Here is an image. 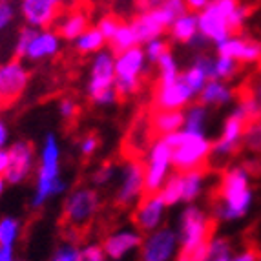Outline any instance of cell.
<instances>
[{
	"label": "cell",
	"instance_id": "obj_12",
	"mask_svg": "<svg viewBox=\"0 0 261 261\" xmlns=\"http://www.w3.org/2000/svg\"><path fill=\"white\" fill-rule=\"evenodd\" d=\"M248 122L241 117V113L238 110H232L226 115L225 122H223L221 135L216 143H212V155L221 157V159H230L236 153L240 152L243 146V134Z\"/></svg>",
	"mask_w": 261,
	"mask_h": 261
},
{
	"label": "cell",
	"instance_id": "obj_48",
	"mask_svg": "<svg viewBox=\"0 0 261 261\" xmlns=\"http://www.w3.org/2000/svg\"><path fill=\"white\" fill-rule=\"evenodd\" d=\"M166 0H135V9L143 13V11H152V9L159 8L165 4Z\"/></svg>",
	"mask_w": 261,
	"mask_h": 261
},
{
	"label": "cell",
	"instance_id": "obj_40",
	"mask_svg": "<svg viewBox=\"0 0 261 261\" xmlns=\"http://www.w3.org/2000/svg\"><path fill=\"white\" fill-rule=\"evenodd\" d=\"M77 261H108L105 248L99 243H88L83 248H79Z\"/></svg>",
	"mask_w": 261,
	"mask_h": 261
},
{
	"label": "cell",
	"instance_id": "obj_1",
	"mask_svg": "<svg viewBox=\"0 0 261 261\" xmlns=\"http://www.w3.org/2000/svg\"><path fill=\"white\" fill-rule=\"evenodd\" d=\"M250 175L247 165H236L223 172L212 201V218L216 221H238L250 212L254 203Z\"/></svg>",
	"mask_w": 261,
	"mask_h": 261
},
{
	"label": "cell",
	"instance_id": "obj_37",
	"mask_svg": "<svg viewBox=\"0 0 261 261\" xmlns=\"http://www.w3.org/2000/svg\"><path fill=\"white\" fill-rule=\"evenodd\" d=\"M166 51H170V42L166 39H163V37H159V39H153V40H150V42H146L144 55H146L148 62L157 64V61H159Z\"/></svg>",
	"mask_w": 261,
	"mask_h": 261
},
{
	"label": "cell",
	"instance_id": "obj_26",
	"mask_svg": "<svg viewBox=\"0 0 261 261\" xmlns=\"http://www.w3.org/2000/svg\"><path fill=\"white\" fill-rule=\"evenodd\" d=\"M137 44H139V40H137V35H135L132 24L130 22H121L119 30L115 31V35L110 40V49L115 55H119V53L126 51V49L135 48Z\"/></svg>",
	"mask_w": 261,
	"mask_h": 261
},
{
	"label": "cell",
	"instance_id": "obj_35",
	"mask_svg": "<svg viewBox=\"0 0 261 261\" xmlns=\"http://www.w3.org/2000/svg\"><path fill=\"white\" fill-rule=\"evenodd\" d=\"M243 146L248 152L261 155V119L247 124L243 134Z\"/></svg>",
	"mask_w": 261,
	"mask_h": 261
},
{
	"label": "cell",
	"instance_id": "obj_14",
	"mask_svg": "<svg viewBox=\"0 0 261 261\" xmlns=\"http://www.w3.org/2000/svg\"><path fill=\"white\" fill-rule=\"evenodd\" d=\"M168 206L165 205L161 194H144L135 205L134 225L141 234H150L157 230L165 221V214Z\"/></svg>",
	"mask_w": 261,
	"mask_h": 261
},
{
	"label": "cell",
	"instance_id": "obj_38",
	"mask_svg": "<svg viewBox=\"0 0 261 261\" xmlns=\"http://www.w3.org/2000/svg\"><path fill=\"white\" fill-rule=\"evenodd\" d=\"M77 256H79L77 243L62 241V243L51 252V256H49L48 261H77Z\"/></svg>",
	"mask_w": 261,
	"mask_h": 261
},
{
	"label": "cell",
	"instance_id": "obj_9",
	"mask_svg": "<svg viewBox=\"0 0 261 261\" xmlns=\"http://www.w3.org/2000/svg\"><path fill=\"white\" fill-rule=\"evenodd\" d=\"M172 166V150L163 137L153 141L144 163V194H157L168 177Z\"/></svg>",
	"mask_w": 261,
	"mask_h": 261
},
{
	"label": "cell",
	"instance_id": "obj_15",
	"mask_svg": "<svg viewBox=\"0 0 261 261\" xmlns=\"http://www.w3.org/2000/svg\"><path fill=\"white\" fill-rule=\"evenodd\" d=\"M190 88L185 84L181 77L174 83H157L153 88V110H183L187 105H190L194 99Z\"/></svg>",
	"mask_w": 261,
	"mask_h": 261
},
{
	"label": "cell",
	"instance_id": "obj_16",
	"mask_svg": "<svg viewBox=\"0 0 261 261\" xmlns=\"http://www.w3.org/2000/svg\"><path fill=\"white\" fill-rule=\"evenodd\" d=\"M64 0H22L20 13L28 26L49 28L61 17Z\"/></svg>",
	"mask_w": 261,
	"mask_h": 261
},
{
	"label": "cell",
	"instance_id": "obj_8",
	"mask_svg": "<svg viewBox=\"0 0 261 261\" xmlns=\"http://www.w3.org/2000/svg\"><path fill=\"white\" fill-rule=\"evenodd\" d=\"M119 187L113 197L115 206L130 208L144 196V161L139 157H128L119 170Z\"/></svg>",
	"mask_w": 261,
	"mask_h": 261
},
{
	"label": "cell",
	"instance_id": "obj_4",
	"mask_svg": "<svg viewBox=\"0 0 261 261\" xmlns=\"http://www.w3.org/2000/svg\"><path fill=\"white\" fill-rule=\"evenodd\" d=\"M163 139L172 150V166L175 172L205 168L208 157L212 155V141L205 134L179 130L165 135Z\"/></svg>",
	"mask_w": 261,
	"mask_h": 261
},
{
	"label": "cell",
	"instance_id": "obj_19",
	"mask_svg": "<svg viewBox=\"0 0 261 261\" xmlns=\"http://www.w3.org/2000/svg\"><path fill=\"white\" fill-rule=\"evenodd\" d=\"M185 126V112L183 110H155L148 121L150 135L153 141L165 135L179 132Z\"/></svg>",
	"mask_w": 261,
	"mask_h": 261
},
{
	"label": "cell",
	"instance_id": "obj_17",
	"mask_svg": "<svg viewBox=\"0 0 261 261\" xmlns=\"http://www.w3.org/2000/svg\"><path fill=\"white\" fill-rule=\"evenodd\" d=\"M219 57H228L234 59L240 64H261V40L252 39V37H228L226 40L219 42L216 46Z\"/></svg>",
	"mask_w": 261,
	"mask_h": 261
},
{
	"label": "cell",
	"instance_id": "obj_41",
	"mask_svg": "<svg viewBox=\"0 0 261 261\" xmlns=\"http://www.w3.org/2000/svg\"><path fill=\"white\" fill-rule=\"evenodd\" d=\"M121 22H122L121 18H117L115 15H105V17L97 22V30H99L100 33H102V37L110 42L112 37L115 35V31L121 26Z\"/></svg>",
	"mask_w": 261,
	"mask_h": 261
},
{
	"label": "cell",
	"instance_id": "obj_6",
	"mask_svg": "<svg viewBox=\"0 0 261 261\" xmlns=\"http://www.w3.org/2000/svg\"><path fill=\"white\" fill-rule=\"evenodd\" d=\"M216 219L206 214L197 205H187L179 216V247L181 250H192L201 245H206L214 238L216 232Z\"/></svg>",
	"mask_w": 261,
	"mask_h": 261
},
{
	"label": "cell",
	"instance_id": "obj_47",
	"mask_svg": "<svg viewBox=\"0 0 261 261\" xmlns=\"http://www.w3.org/2000/svg\"><path fill=\"white\" fill-rule=\"evenodd\" d=\"M261 254L257 252L256 248H247V250H241V252L234 254L228 261H257Z\"/></svg>",
	"mask_w": 261,
	"mask_h": 261
},
{
	"label": "cell",
	"instance_id": "obj_11",
	"mask_svg": "<svg viewBox=\"0 0 261 261\" xmlns=\"http://www.w3.org/2000/svg\"><path fill=\"white\" fill-rule=\"evenodd\" d=\"M30 84V70L20 59H11L0 64V100L9 106L26 92Z\"/></svg>",
	"mask_w": 261,
	"mask_h": 261
},
{
	"label": "cell",
	"instance_id": "obj_36",
	"mask_svg": "<svg viewBox=\"0 0 261 261\" xmlns=\"http://www.w3.org/2000/svg\"><path fill=\"white\" fill-rule=\"evenodd\" d=\"M37 28L33 26H24L18 30L17 33V39H15V59H26V53H28V48H30V44L33 42V39L37 37Z\"/></svg>",
	"mask_w": 261,
	"mask_h": 261
},
{
	"label": "cell",
	"instance_id": "obj_42",
	"mask_svg": "<svg viewBox=\"0 0 261 261\" xmlns=\"http://www.w3.org/2000/svg\"><path fill=\"white\" fill-rule=\"evenodd\" d=\"M247 18H248V8L240 2V4H238V8H236L234 11L230 13V17H228V28H230V33H232V31L236 33V31L243 30Z\"/></svg>",
	"mask_w": 261,
	"mask_h": 261
},
{
	"label": "cell",
	"instance_id": "obj_18",
	"mask_svg": "<svg viewBox=\"0 0 261 261\" xmlns=\"http://www.w3.org/2000/svg\"><path fill=\"white\" fill-rule=\"evenodd\" d=\"M141 243H143V236L137 228H122V230L112 232L110 236H106L100 245L105 248V254L108 259L121 261L128 254L141 248Z\"/></svg>",
	"mask_w": 261,
	"mask_h": 261
},
{
	"label": "cell",
	"instance_id": "obj_45",
	"mask_svg": "<svg viewBox=\"0 0 261 261\" xmlns=\"http://www.w3.org/2000/svg\"><path fill=\"white\" fill-rule=\"evenodd\" d=\"M206 245H201V247L192 248V250H179L174 261H203L206 254Z\"/></svg>",
	"mask_w": 261,
	"mask_h": 261
},
{
	"label": "cell",
	"instance_id": "obj_54",
	"mask_svg": "<svg viewBox=\"0 0 261 261\" xmlns=\"http://www.w3.org/2000/svg\"><path fill=\"white\" fill-rule=\"evenodd\" d=\"M6 179L4 177H0V197H2V194H4V190H6Z\"/></svg>",
	"mask_w": 261,
	"mask_h": 261
},
{
	"label": "cell",
	"instance_id": "obj_55",
	"mask_svg": "<svg viewBox=\"0 0 261 261\" xmlns=\"http://www.w3.org/2000/svg\"><path fill=\"white\" fill-rule=\"evenodd\" d=\"M15 261H24V259H15Z\"/></svg>",
	"mask_w": 261,
	"mask_h": 261
},
{
	"label": "cell",
	"instance_id": "obj_22",
	"mask_svg": "<svg viewBox=\"0 0 261 261\" xmlns=\"http://www.w3.org/2000/svg\"><path fill=\"white\" fill-rule=\"evenodd\" d=\"M130 24H132V28H134L135 35H137L139 44H146L153 39H159L166 31V28L157 20L152 11H143V13H139Z\"/></svg>",
	"mask_w": 261,
	"mask_h": 261
},
{
	"label": "cell",
	"instance_id": "obj_21",
	"mask_svg": "<svg viewBox=\"0 0 261 261\" xmlns=\"http://www.w3.org/2000/svg\"><path fill=\"white\" fill-rule=\"evenodd\" d=\"M61 49V37L53 31H42L37 33L33 42L30 44L26 53V59L30 61H42L48 57H55Z\"/></svg>",
	"mask_w": 261,
	"mask_h": 261
},
{
	"label": "cell",
	"instance_id": "obj_3",
	"mask_svg": "<svg viewBox=\"0 0 261 261\" xmlns=\"http://www.w3.org/2000/svg\"><path fill=\"white\" fill-rule=\"evenodd\" d=\"M66 181L61 177V146L59 139L53 132L46 134L42 141L39 157V168H37L35 190L31 196L30 205L33 210L42 208L51 197L61 196L66 190Z\"/></svg>",
	"mask_w": 261,
	"mask_h": 261
},
{
	"label": "cell",
	"instance_id": "obj_24",
	"mask_svg": "<svg viewBox=\"0 0 261 261\" xmlns=\"http://www.w3.org/2000/svg\"><path fill=\"white\" fill-rule=\"evenodd\" d=\"M181 181H183V199H181V203L192 205L194 201L199 199L203 190H205V183H206L205 168L181 172Z\"/></svg>",
	"mask_w": 261,
	"mask_h": 261
},
{
	"label": "cell",
	"instance_id": "obj_7",
	"mask_svg": "<svg viewBox=\"0 0 261 261\" xmlns=\"http://www.w3.org/2000/svg\"><path fill=\"white\" fill-rule=\"evenodd\" d=\"M144 73H146V55L143 48L135 46L119 53L115 57V90L119 93V99H128L139 92Z\"/></svg>",
	"mask_w": 261,
	"mask_h": 261
},
{
	"label": "cell",
	"instance_id": "obj_34",
	"mask_svg": "<svg viewBox=\"0 0 261 261\" xmlns=\"http://www.w3.org/2000/svg\"><path fill=\"white\" fill-rule=\"evenodd\" d=\"M117 165L113 161H105L100 163L99 166H97L95 170L92 172V175H90V181H92L93 187L100 188V187H106V185H110L115 179V175H117Z\"/></svg>",
	"mask_w": 261,
	"mask_h": 261
},
{
	"label": "cell",
	"instance_id": "obj_31",
	"mask_svg": "<svg viewBox=\"0 0 261 261\" xmlns=\"http://www.w3.org/2000/svg\"><path fill=\"white\" fill-rule=\"evenodd\" d=\"M181 77L179 73V66L177 61L174 59L172 51H166L165 55L157 61V83H174L177 79Z\"/></svg>",
	"mask_w": 261,
	"mask_h": 261
},
{
	"label": "cell",
	"instance_id": "obj_39",
	"mask_svg": "<svg viewBox=\"0 0 261 261\" xmlns=\"http://www.w3.org/2000/svg\"><path fill=\"white\" fill-rule=\"evenodd\" d=\"M100 146V137L97 134H86L83 139L79 141V153L83 157L84 161L92 159L93 155L97 153Z\"/></svg>",
	"mask_w": 261,
	"mask_h": 261
},
{
	"label": "cell",
	"instance_id": "obj_56",
	"mask_svg": "<svg viewBox=\"0 0 261 261\" xmlns=\"http://www.w3.org/2000/svg\"><path fill=\"white\" fill-rule=\"evenodd\" d=\"M257 261H261V256H259V259H257Z\"/></svg>",
	"mask_w": 261,
	"mask_h": 261
},
{
	"label": "cell",
	"instance_id": "obj_2",
	"mask_svg": "<svg viewBox=\"0 0 261 261\" xmlns=\"http://www.w3.org/2000/svg\"><path fill=\"white\" fill-rule=\"evenodd\" d=\"M100 203H102L100 194L93 187L73 188L62 203L61 225L64 230L62 240L71 243L83 241L84 234L99 214Z\"/></svg>",
	"mask_w": 261,
	"mask_h": 261
},
{
	"label": "cell",
	"instance_id": "obj_53",
	"mask_svg": "<svg viewBox=\"0 0 261 261\" xmlns=\"http://www.w3.org/2000/svg\"><path fill=\"white\" fill-rule=\"evenodd\" d=\"M0 261H15L13 247H0Z\"/></svg>",
	"mask_w": 261,
	"mask_h": 261
},
{
	"label": "cell",
	"instance_id": "obj_49",
	"mask_svg": "<svg viewBox=\"0 0 261 261\" xmlns=\"http://www.w3.org/2000/svg\"><path fill=\"white\" fill-rule=\"evenodd\" d=\"M210 2H212V0H185L188 11H192V13H199V11H203Z\"/></svg>",
	"mask_w": 261,
	"mask_h": 261
},
{
	"label": "cell",
	"instance_id": "obj_51",
	"mask_svg": "<svg viewBox=\"0 0 261 261\" xmlns=\"http://www.w3.org/2000/svg\"><path fill=\"white\" fill-rule=\"evenodd\" d=\"M248 86L252 90V95H254V99H256L257 108H259V115H261V81H256V83L248 84Z\"/></svg>",
	"mask_w": 261,
	"mask_h": 261
},
{
	"label": "cell",
	"instance_id": "obj_43",
	"mask_svg": "<svg viewBox=\"0 0 261 261\" xmlns=\"http://www.w3.org/2000/svg\"><path fill=\"white\" fill-rule=\"evenodd\" d=\"M15 6L11 0H0V35L8 30L15 20Z\"/></svg>",
	"mask_w": 261,
	"mask_h": 261
},
{
	"label": "cell",
	"instance_id": "obj_33",
	"mask_svg": "<svg viewBox=\"0 0 261 261\" xmlns=\"http://www.w3.org/2000/svg\"><path fill=\"white\" fill-rule=\"evenodd\" d=\"M20 236V221L17 218L0 219V247H15Z\"/></svg>",
	"mask_w": 261,
	"mask_h": 261
},
{
	"label": "cell",
	"instance_id": "obj_52",
	"mask_svg": "<svg viewBox=\"0 0 261 261\" xmlns=\"http://www.w3.org/2000/svg\"><path fill=\"white\" fill-rule=\"evenodd\" d=\"M8 141H9V130L6 126V122L0 119V148H4L6 144H8Z\"/></svg>",
	"mask_w": 261,
	"mask_h": 261
},
{
	"label": "cell",
	"instance_id": "obj_29",
	"mask_svg": "<svg viewBox=\"0 0 261 261\" xmlns=\"http://www.w3.org/2000/svg\"><path fill=\"white\" fill-rule=\"evenodd\" d=\"M163 201H165L166 206H175L181 203L183 199V181H181V172H175V174L168 175L165 181V185L159 190Z\"/></svg>",
	"mask_w": 261,
	"mask_h": 261
},
{
	"label": "cell",
	"instance_id": "obj_5",
	"mask_svg": "<svg viewBox=\"0 0 261 261\" xmlns=\"http://www.w3.org/2000/svg\"><path fill=\"white\" fill-rule=\"evenodd\" d=\"M115 57L112 49H100L92 62L88 97L97 106H112L121 100L115 90Z\"/></svg>",
	"mask_w": 261,
	"mask_h": 261
},
{
	"label": "cell",
	"instance_id": "obj_50",
	"mask_svg": "<svg viewBox=\"0 0 261 261\" xmlns=\"http://www.w3.org/2000/svg\"><path fill=\"white\" fill-rule=\"evenodd\" d=\"M8 166H9V152L4 148H0V177H4Z\"/></svg>",
	"mask_w": 261,
	"mask_h": 261
},
{
	"label": "cell",
	"instance_id": "obj_32",
	"mask_svg": "<svg viewBox=\"0 0 261 261\" xmlns=\"http://www.w3.org/2000/svg\"><path fill=\"white\" fill-rule=\"evenodd\" d=\"M241 70V64L234 59H228V57H219L218 59H214V79L216 81H230L234 79L236 75L240 73Z\"/></svg>",
	"mask_w": 261,
	"mask_h": 261
},
{
	"label": "cell",
	"instance_id": "obj_13",
	"mask_svg": "<svg viewBox=\"0 0 261 261\" xmlns=\"http://www.w3.org/2000/svg\"><path fill=\"white\" fill-rule=\"evenodd\" d=\"M9 166L4 179L8 185H22L28 181L31 170L35 166V146L31 141L18 139L9 146Z\"/></svg>",
	"mask_w": 261,
	"mask_h": 261
},
{
	"label": "cell",
	"instance_id": "obj_27",
	"mask_svg": "<svg viewBox=\"0 0 261 261\" xmlns=\"http://www.w3.org/2000/svg\"><path fill=\"white\" fill-rule=\"evenodd\" d=\"M206 121H208V106L194 102L190 108L185 112V126L187 132H197V134H205Z\"/></svg>",
	"mask_w": 261,
	"mask_h": 261
},
{
	"label": "cell",
	"instance_id": "obj_20",
	"mask_svg": "<svg viewBox=\"0 0 261 261\" xmlns=\"http://www.w3.org/2000/svg\"><path fill=\"white\" fill-rule=\"evenodd\" d=\"M57 24V33L64 40L75 42L84 31L90 30V15L86 11H71L64 15Z\"/></svg>",
	"mask_w": 261,
	"mask_h": 261
},
{
	"label": "cell",
	"instance_id": "obj_23",
	"mask_svg": "<svg viewBox=\"0 0 261 261\" xmlns=\"http://www.w3.org/2000/svg\"><path fill=\"white\" fill-rule=\"evenodd\" d=\"M236 97V92L230 86L223 81H208L205 84V88L201 90V93L197 95V102L205 106H225L228 102H232V99Z\"/></svg>",
	"mask_w": 261,
	"mask_h": 261
},
{
	"label": "cell",
	"instance_id": "obj_10",
	"mask_svg": "<svg viewBox=\"0 0 261 261\" xmlns=\"http://www.w3.org/2000/svg\"><path fill=\"white\" fill-rule=\"evenodd\" d=\"M177 230L168 225L159 226L143 240L139 261H172L177 252Z\"/></svg>",
	"mask_w": 261,
	"mask_h": 261
},
{
	"label": "cell",
	"instance_id": "obj_28",
	"mask_svg": "<svg viewBox=\"0 0 261 261\" xmlns=\"http://www.w3.org/2000/svg\"><path fill=\"white\" fill-rule=\"evenodd\" d=\"M106 39L102 37L97 28H90L75 40V49L81 55H90V53H99L100 49H105Z\"/></svg>",
	"mask_w": 261,
	"mask_h": 261
},
{
	"label": "cell",
	"instance_id": "obj_25",
	"mask_svg": "<svg viewBox=\"0 0 261 261\" xmlns=\"http://www.w3.org/2000/svg\"><path fill=\"white\" fill-rule=\"evenodd\" d=\"M197 31H199V28H197V13H192V11L185 13L183 17H179L168 28L170 40L179 44H188L197 35Z\"/></svg>",
	"mask_w": 261,
	"mask_h": 261
},
{
	"label": "cell",
	"instance_id": "obj_44",
	"mask_svg": "<svg viewBox=\"0 0 261 261\" xmlns=\"http://www.w3.org/2000/svg\"><path fill=\"white\" fill-rule=\"evenodd\" d=\"M59 113L64 121H73L79 115V105L75 99H62L59 105Z\"/></svg>",
	"mask_w": 261,
	"mask_h": 261
},
{
	"label": "cell",
	"instance_id": "obj_30",
	"mask_svg": "<svg viewBox=\"0 0 261 261\" xmlns=\"http://www.w3.org/2000/svg\"><path fill=\"white\" fill-rule=\"evenodd\" d=\"M232 257V241L223 236H214L206 245L203 261H228Z\"/></svg>",
	"mask_w": 261,
	"mask_h": 261
},
{
	"label": "cell",
	"instance_id": "obj_46",
	"mask_svg": "<svg viewBox=\"0 0 261 261\" xmlns=\"http://www.w3.org/2000/svg\"><path fill=\"white\" fill-rule=\"evenodd\" d=\"M210 44H212V42H210V40L206 39V37L203 35V33H199V31H197V35L194 37V39H192L190 42L187 44V46H190V48H194V49H196V51L203 53L206 48H208Z\"/></svg>",
	"mask_w": 261,
	"mask_h": 261
}]
</instances>
